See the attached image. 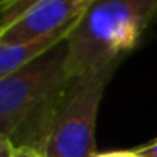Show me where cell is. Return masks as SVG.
Segmentation results:
<instances>
[{
	"label": "cell",
	"instance_id": "obj_2",
	"mask_svg": "<svg viewBox=\"0 0 157 157\" xmlns=\"http://www.w3.org/2000/svg\"><path fill=\"white\" fill-rule=\"evenodd\" d=\"M155 17L157 0H93L68 37V75L125 58Z\"/></svg>",
	"mask_w": 157,
	"mask_h": 157
},
{
	"label": "cell",
	"instance_id": "obj_5",
	"mask_svg": "<svg viewBox=\"0 0 157 157\" xmlns=\"http://www.w3.org/2000/svg\"><path fill=\"white\" fill-rule=\"evenodd\" d=\"M79 17L68 22L58 31L41 36V37H36L32 41L22 42V44H14V46L0 44V78L12 75L14 71L21 69L22 66L36 61L37 58H41L51 49H54L56 46L64 42L71 36V32L75 31Z\"/></svg>",
	"mask_w": 157,
	"mask_h": 157
},
{
	"label": "cell",
	"instance_id": "obj_1",
	"mask_svg": "<svg viewBox=\"0 0 157 157\" xmlns=\"http://www.w3.org/2000/svg\"><path fill=\"white\" fill-rule=\"evenodd\" d=\"M68 39L36 61L0 78V135L15 147L41 149L56 101L71 76Z\"/></svg>",
	"mask_w": 157,
	"mask_h": 157
},
{
	"label": "cell",
	"instance_id": "obj_9",
	"mask_svg": "<svg viewBox=\"0 0 157 157\" xmlns=\"http://www.w3.org/2000/svg\"><path fill=\"white\" fill-rule=\"evenodd\" d=\"M14 157H42V154L32 147H17Z\"/></svg>",
	"mask_w": 157,
	"mask_h": 157
},
{
	"label": "cell",
	"instance_id": "obj_8",
	"mask_svg": "<svg viewBox=\"0 0 157 157\" xmlns=\"http://www.w3.org/2000/svg\"><path fill=\"white\" fill-rule=\"evenodd\" d=\"M133 152L140 157H157V139L147 144V145H140L137 149H133Z\"/></svg>",
	"mask_w": 157,
	"mask_h": 157
},
{
	"label": "cell",
	"instance_id": "obj_7",
	"mask_svg": "<svg viewBox=\"0 0 157 157\" xmlns=\"http://www.w3.org/2000/svg\"><path fill=\"white\" fill-rule=\"evenodd\" d=\"M15 149L17 147L14 145V142L9 137L0 135V157H14Z\"/></svg>",
	"mask_w": 157,
	"mask_h": 157
},
{
	"label": "cell",
	"instance_id": "obj_4",
	"mask_svg": "<svg viewBox=\"0 0 157 157\" xmlns=\"http://www.w3.org/2000/svg\"><path fill=\"white\" fill-rule=\"evenodd\" d=\"M93 0H37L14 22L0 27V44H22L78 19Z\"/></svg>",
	"mask_w": 157,
	"mask_h": 157
},
{
	"label": "cell",
	"instance_id": "obj_3",
	"mask_svg": "<svg viewBox=\"0 0 157 157\" xmlns=\"http://www.w3.org/2000/svg\"><path fill=\"white\" fill-rule=\"evenodd\" d=\"M123 58L71 76L63 88L39 152L42 157H95L96 115L106 85Z\"/></svg>",
	"mask_w": 157,
	"mask_h": 157
},
{
	"label": "cell",
	"instance_id": "obj_6",
	"mask_svg": "<svg viewBox=\"0 0 157 157\" xmlns=\"http://www.w3.org/2000/svg\"><path fill=\"white\" fill-rule=\"evenodd\" d=\"M37 0H2L0 4V27L14 22L24 10H27Z\"/></svg>",
	"mask_w": 157,
	"mask_h": 157
},
{
	"label": "cell",
	"instance_id": "obj_10",
	"mask_svg": "<svg viewBox=\"0 0 157 157\" xmlns=\"http://www.w3.org/2000/svg\"><path fill=\"white\" fill-rule=\"evenodd\" d=\"M95 157H140L133 150H115V152H103L96 154Z\"/></svg>",
	"mask_w": 157,
	"mask_h": 157
}]
</instances>
